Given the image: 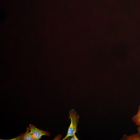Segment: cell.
Returning <instances> with one entry per match:
<instances>
[{"label": "cell", "mask_w": 140, "mask_h": 140, "mask_svg": "<svg viewBox=\"0 0 140 140\" xmlns=\"http://www.w3.org/2000/svg\"><path fill=\"white\" fill-rule=\"evenodd\" d=\"M120 140H140V133L133 134L128 135L124 134Z\"/></svg>", "instance_id": "cell-4"}, {"label": "cell", "mask_w": 140, "mask_h": 140, "mask_svg": "<svg viewBox=\"0 0 140 140\" xmlns=\"http://www.w3.org/2000/svg\"><path fill=\"white\" fill-rule=\"evenodd\" d=\"M68 113L69 115V118L71 120V124L68 128L67 135L63 140L67 139L75 135L78 130L77 127L79 116L73 109L69 110Z\"/></svg>", "instance_id": "cell-1"}, {"label": "cell", "mask_w": 140, "mask_h": 140, "mask_svg": "<svg viewBox=\"0 0 140 140\" xmlns=\"http://www.w3.org/2000/svg\"><path fill=\"white\" fill-rule=\"evenodd\" d=\"M137 130L138 132L140 133V126H138L137 128Z\"/></svg>", "instance_id": "cell-7"}, {"label": "cell", "mask_w": 140, "mask_h": 140, "mask_svg": "<svg viewBox=\"0 0 140 140\" xmlns=\"http://www.w3.org/2000/svg\"><path fill=\"white\" fill-rule=\"evenodd\" d=\"M132 120L136 125L140 126V105L139 106L136 114L132 117Z\"/></svg>", "instance_id": "cell-5"}, {"label": "cell", "mask_w": 140, "mask_h": 140, "mask_svg": "<svg viewBox=\"0 0 140 140\" xmlns=\"http://www.w3.org/2000/svg\"><path fill=\"white\" fill-rule=\"evenodd\" d=\"M71 137L69 140H78L79 139L75 135Z\"/></svg>", "instance_id": "cell-6"}, {"label": "cell", "mask_w": 140, "mask_h": 140, "mask_svg": "<svg viewBox=\"0 0 140 140\" xmlns=\"http://www.w3.org/2000/svg\"><path fill=\"white\" fill-rule=\"evenodd\" d=\"M29 127L35 140H38L41 139L42 136H50L49 133L47 131L38 129L32 124H30Z\"/></svg>", "instance_id": "cell-2"}, {"label": "cell", "mask_w": 140, "mask_h": 140, "mask_svg": "<svg viewBox=\"0 0 140 140\" xmlns=\"http://www.w3.org/2000/svg\"><path fill=\"white\" fill-rule=\"evenodd\" d=\"M10 140H33L34 139L30 132L29 127L27 128L26 132Z\"/></svg>", "instance_id": "cell-3"}]
</instances>
